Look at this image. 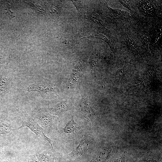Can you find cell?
Here are the masks:
<instances>
[{"label":"cell","instance_id":"cell-24","mask_svg":"<svg viewBox=\"0 0 162 162\" xmlns=\"http://www.w3.org/2000/svg\"><path fill=\"white\" fill-rule=\"evenodd\" d=\"M51 14H58L59 12V8L57 5H56L53 4H52L51 5Z\"/></svg>","mask_w":162,"mask_h":162},{"label":"cell","instance_id":"cell-1","mask_svg":"<svg viewBox=\"0 0 162 162\" xmlns=\"http://www.w3.org/2000/svg\"><path fill=\"white\" fill-rule=\"evenodd\" d=\"M93 145L91 136L89 134L84 135L77 146L66 155V159L71 162H80L89 156Z\"/></svg>","mask_w":162,"mask_h":162},{"label":"cell","instance_id":"cell-23","mask_svg":"<svg viewBox=\"0 0 162 162\" xmlns=\"http://www.w3.org/2000/svg\"><path fill=\"white\" fill-rule=\"evenodd\" d=\"M91 19L94 22L99 24L101 25L100 20L98 16L96 13H92L90 16Z\"/></svg>","mask_w":162,"mask_h":162},{"label":"cell","instance_id":"cell-11","mask_svg":"<svg viewBox=\"0 0 162 162\" xmlns=\"http://www.w3.org/2000/svg\"><path fill=\"white\" fill-rule=\"evenodd\" d=\"M12 129L10 124L7 122L0 121V135L10 133Z\"/></svg>","mask_w":162,"mask_h":162},{"label":"cell","instance_id":"cell-21","mask_svg":"<svg viewBox=\"0 0 162 162\" xmlns=\"http://www.w3.org/2000/svg\"><path fill=\"white\" fill-rule=\"evenodd\" d=\"M142 5V8L147 12H152L153 10V7L150 3H148L146 2H143Z\"/></svg>","mask_w":162,"mask_h":162},{"label":"cell","instance_id":"cell-14","mask_svg":"<svg viewBox=\"0 0 162 162\" xmlns=\"http://www.w3.org/2000/svg\"><path fill=\"white\" fill-rule=\"evenodd\" d=\"M8 85V79L4 76H0V90L3 91L7 89Z\"/></svg>","mask_w":162,"mask_h":162},{"label":"cell","instance_id":"cell-3","mask_svg":"<svg viewBox=\"0 0 162 162\" xmlns=\"http://www.w3.org/2000/svg\"><path fill=\"white\" fill-rule=\"evenodd\" d=\"M20 116L22 119V124L18 128L17 130L24 127H28L36 136L40 135L43 138L47 141L53 149L52 141L45 135L43 129L34 118L25 113H21Z\"/></svg>","mask_w":162,"mask_h":162},{"label":"cell","instance_id":"cell-6","mask_svg":"<svg viewBox=\"0 0 162 162\" xmlns=\"http://www.w3.org/2000/svg\"><path fill=\"white\" fill-rule=\"evenodd\" d=\"M79 108L83 116L88 121H92L94 112L93 107L89 101L82 98L79 103Z\"/></svg>","mask_w":162,"mask_h":162},{"label":"cell","instance_id":"cell-17","mask_svg":"<svg viewBox=\"0 0 162 162\" xmlns=\"http://www.w3.org/2000/svg\"><path fill=\"white\" fill-rule=\"evenodd\" d=\"M88 63L90 65L91 68L92 70L94 75L95 74V70L96 67L98 66V62L96 60H91Z\"/></svg>","mask_w":162,"mask_h":162},{"label":"cell","instance_id":"cell-25","mask_svg":"<svg viewBox=\"0 0 162 162\" xmlns=\"http://www.w3.org/2000/svg\"><path fill=\"white\" fill-rule=\"evenodd\" d=\"M119 1L124 6L129 9L130 12L131 11V8L129 1L120 0Z\"/></svg>","mask_w":162,"mask_h":162},{"label":"cell","instance_id":"cell-12","mask_svg":"<svg viewBox=\"0 0 162 162\" xmlns=\"http://www.w3.org/2000/svg\"><path fill=\"white\" fill-rule=\"evenodd\" d=\"M85 38L99 39L104 40L108 45L111 50L113 52L114 54V49L113 48V47L112 46L110 40L105 36L104 35L100 34L97 35H91L89 36L83 37L81 38L80 40H81L82 39Z\"/></svg>","mask_w":162,"mask_h":162},{"label":"cell","instance_id":"cell-4","mask_svg":"<svg viewBox=\"0 0 162 162\" xmlns=\"http://www.w3.org/2000/svg\"><path fill=\"white\" fill-rule=\"evenodd\" d=\"M20 89L28 92H37L43 97L47 98L56 96L58 92V89L55 86L41 83L32 84Z\"/></svg>","mask_w":162,"mask_h":162},{"label":"cell","instance_id":"cell-13","mask_svg":"<svg viewBox=\"0 0 162 162\" xmlns=\"http://www.w3.org/2000/svg\"><path fill=\"white\" fill-rule=\"evenodd\" d=\"M0 47V64H8L12 60L10 56Z\"/></svg>","mask_w":162,"mask_h":162},{"label":"cell","instance_id":"cell-19","mask_svg":"<svg viewBox=\"0 0 162 162\" xmlns=\"http://www.w3.org/2000/svg\"><path fill=\"white\" fill-rule=\"evenodd\" d=\"M29 5H30L32 8L35 10L39 12L41 14H45V11L42 9L40 6L33 3H30V4H29Z\"/></svg>","mask_w":162,"mask_h":162},{"label":"cell","instance_id":"cell-18","mask_svg":"<svg viewBox=\"0 0 162 162\" xmlns=\"http://www.w3.org/2000/svg\"><path fill=\"white\" fill-rule=\"evenodd\" d=\"M127 43L128 46L132 49H136L137 46L135 41L130 38H127Z\"/></svg>","mask_w":162,"mask_h":162},{"label":"cell","instance_id":"cell-10","mask_svg":"<svg viewBox=\"0 0 162 162\" xmlns=\"http://www.w3.org/2000/svg\"><path fill=\"white\" fill-rule=\"evenodd\" d=\"M109 12L113 17L121 19H127L131 17V15L128 12L120 9L113 8L107 6Z\"/></svg>","mask_w":162,"mask_h":162},{"label":"cell","instance_id":"cell-9","mask_svg":"<svg viewBox=\"0 0 162 162\" xmlns=\"http://www.w3.org/2000/svg\"><path fill=\"white\" fill-rule=\"evenodd\" d=\"M36 156L39 162H56L54 154L49 151H38Z\"/></svg>","mask_w":162,"mask_h":162},{"label":"cell","instance_id":"cell-15","mask_svg":"<svg viewBox=\"0 0 162 162\" xmlns=\"http://www.w3.org/2000/svg\"><path fill=\"white\" fill-rule=\"evenodd\" d=\"M127 66H124V67L119 70L116 74L115 79L116 81H118L124 75L128 72V68Z\"/></svg>","mask_w":162,"mask_h":162},{"label":"cell","instance_id":"cell-8","mask_svg":"<svg viewBox=\"0 0 162 162\" xmlns=\"http://www.w3.org/2000/svg\"><path fill=\"white\" fill-rule=\"evenodd\" d=\"M68 103L63 101L56 104L46 110L51 114L56 116H59L69 109Z\"/></svg>","mask_w":162,"mask_h":162},{"label":"cell","instance_id":"cell-20","mask_svg":"<svg viewBox=\"0 0 162 162\" xmlns=\"http://www.w3.org/2000/svg\"><path fill=\"white\" fill-rule=\"evenodd\" d=\"M8 159L6 156L2 146L0 145V162H8Z\"/></svg>","mask_w":162,"mask_h":162},{"label":"cell","instance_id":"cell-16","mask_svg":"<svg viewBox=\"0 0 162 162\" xmlns=\"http://www.w3.org/2000/svg\"><path fill=\"white\" fill-rule=\"evenodd\" d=\"M106 162H126V156L124 153L119 158L116 159L111 158Z\"/></svg>","mask_w":162,"mask_h":162},{"label":"cell","instance_id":"cell-26","mask_svg":"<svg viewBox=\"0 0 162 162\" xmlns=\"http://www.w3.org/2000/svg\"><path fill=\"white\" fill-rule=\"evenodd\" d=\"M5 10H7L6 14H8L9 15H10L13 18L15 16V15L14 14L13 12L11 11L10 7V4L9 2H8L7 4V8Z\"/></svg>","mask_w":162,"mask_h":162},{"label":"cell","instance_id":"cell-7","mask_svg":"<svg viewBox=\"0 0 162 162\" xmlns=\"http://www.w3.org/2000/svg\"><path fill=\"white\" fill-rule=\"evenodd\" d=\"M80 130V128L71 116V119L66 123L64 127L60 129L61 133L64 134L74 135Z\"/></svg>","mask_w":162,"mask_h":162},{"label":"cell","instance_id":"cell-5","mask_svg":"<svg viewBox=\"0 0 162 162\" xmlns=\"http://www.w3.org/2000/svg\"><path fill=\"white\" fill-rule=\"evenodd\" d=\"M113 148L111 144L106 145L96 152L88 162H106L112 157Z\"/></svg>","mask_w":162,"mask_h":162},{"label":"cell","instance_id":"cell-22","mask_svg":"<svg viewBox=\"0 0 162 162\" xmlns=\"http://www.w3.org/2000/svg\"><path fill=\"white\" fill-rule=\"evenodd\" d=\"M71 1L76 7L80 15V13L81 12L82 6V4L80 2L77 0H71Z\"/></svg>","mask_w":162,"mask_h":162},{"label":"cell","instance_id":"cell-27","mask_svg":"<svg viewBox=\"0 0 162 162\" xmlns=\"http://www.w3.org/2000/svg\"><path fill=\"white\" fill-rule=\"evenodd\" d=\"M28 162H39L36 156L34 155H32L30 157Z\"/></svg>","mask_w":162,"mask_h":162},{"label":"cell","instance_id":"cell-2","mask_svg":"<svg viewBox=\"0 0 162 162\" xmlns=\"http://www.w3.org/2000/svg\"><path fill=\"white\" fill-rule=\"evenodd\" d=\"M33 118L43 130L49 133L58 130V117L51 114L46 110L41 109L37 110L34 113Z\"/></svg>","mask_w":162,"mask_h":162}]
</instances>
